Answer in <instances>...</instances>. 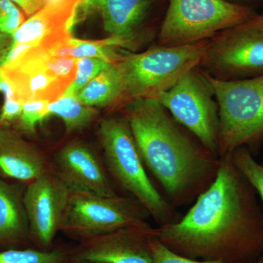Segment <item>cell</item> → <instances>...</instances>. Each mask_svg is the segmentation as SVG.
Listing matches in <instances>:
<instances>
[{"label": "cell", "instance_id": "8992f818", "mask_svg": "<svg viewBox=\"0 0 263 263\" xmlns=\"http://www.w3.org/2000/svg\"><path fill=\"white\" fill-rule=\"evenodd\" d=\"M257 15L250 6L228 0H168L157 44L176 46L209 41Z\"/></svg>", "mask_w": 263, "mask_h": 263}, {"label": "cell", "instance_id": "ba28073f", "mask_svg": "<svg viewBox=\"0 0 263 263\" xmlns=\"http://www.w3.org/2000/svg\"><path fill=\"white\" fill-rule=\"evenodd\" d=\"M150 98L219 157V105L207 74L200 67L188 71L171 89Z\"/></svg>", "mask_w": 263, "mask_h": 263}, {"label": "cell", "instance_id": "6da1fadb", "mask_svg": "<svg viewBox=\"0 0 263 263\" xmlns=\"http://www.w3.org/2000/svg\"><path fill=\"white\" fill-rule=\"evenodd\" d=\"M176 253L198 260L253 263L263 254V209L257 194L233 162L220 157L214 182L179 220L155 228Z\"/></svg>", "mask_w": 263, "mask_h": 263}, {"label": "cell", "instance_id": "52a82bcc", "mask_svg": "<svg viewBox=\"0 0 263 263\" xmlns=\"http://www.w3.org/2000/svg\"><path fill=\"white\" fill-rule=\"evenodd\" d=\"M54 45L27 48L0 68L21 103L55 101L75 79L77 59L59 54Z\"/></svg>", "mask_w": 263, "mask_h": 263}, {"label": "cell", "instance_id": "ac0fdd59", "mask_svg": "<svg viewBox=\"0 0 263 263\" xmlns=\"http://www.w3.org/2000/svg\"><path fill=\"white\" fill-rule=\"evenodd\" d=\"M123 84L117 62L98 74L76 96L91 108L122 107Z\"/></svg>", "mask_w": 263, "mask_h": 263}, {"label": "cell", "instance_id": "83f0119b", "mask_svg": "<svg viewBox=\"0 0 263 263\" xmlns=\"http://www.w3.org/2000/svg\"><path fill=\"white\" fill-rule=\"evenodd\" d=\"M43 7H49L61 11L76 13L81 0H42Z\"/></svg>", "mask_w": 263, "mask_h": 263}, {"label": "cell", "instance_id": "f1b7e54d", "mask_svg": "<svg viewBox=\"0 0 263 263\" xmlns=\"http://www.w3.org/2000/svg\"><path fill=\"white\" fill-rule=\"evenodd\" d=\"M29 18L43 8L42 0H11Z\"/></svg>", "mask_w": 263, "mask_h": 263}, {"label": "cell", "instance_id": "8fae6325", "mask_svg": "<svg viewBox=\"0 0 263 263\" xmlns=\"http://www.w3.org/2000/svg\"><path fill=\"white\" fill-rule=\"evenodd\" d=\"M70 194L65 183L51 171L29 183L26 189L23 200L29 230L43 248L51 247L60 230Z\"/></svg>", "mask_w": 263, "mask_h": 263}, {"label": "cell", "instance_id": "ffe728a7", "mask_svg": "<svg viewBox=\"0 0 263 263\" xmlns=\"http://www.w3.org/2000/svg\"><path fill=\"white\" fill-rule=\"evenodd\" d=\"M127 51L117 38L108 37L100 41H85L71 37L70 56L72 58H100L117 62Z\"/></svg>", "mask_w": 263, "mask_h": 263}, {"label": "cell", "instance_id": "cb8c5ba5", "mask_svg": "<svg viewBox=\"0 0 263 263\" xmlns=\"http://www.w3.org/2000/svg\"><path fill=\"white\" fill-rule=\"evenodd\" d=\"M49 103L46 100L24 103L21 117L15 123L18 129L24 133H34L37 124L51 116L48 110Z\"/></svg>", "mask_w": 263, "mask_h": 263}, {"label": "cell", "instance_id": "836d02e7", "mask_svg": "<svg viewBox=\"0 0 263 263\" xmlns=\"http://www.w3.org/2000/svg\"><path fill=\"white\" fill-rule=\"evenodd\" d=\"M253 263H263V254L257 260H256L255 262Z\"/></svg>", "mask_w": 263, "mask_h": 263}, {"label": "cell", "instance_id": "e575fe53", "mask_svg": "<svg viewBox=\"0 0 263 263\" xmlns=\"http://www.w3.org/2000/svg\"><path fill=\"white\" fill-rule=\"evenodd\" d=\"M261 164H262V165L263 166V162H262V163H261Z\"/></svg>", "mask_w": 263, "mask_h": 263}, {"label": "cell", "instance_id": "7c38bea8", "mask_svg": "<svg viewBox=\"0 0 263 263\" xmlns=\"http://www.w3.org/2000/svg\"><path fill=\"white\" fill-rule=\"evenodd\" d=\"M154 237L155 228L148 223L127 227L83 240L76 257L100 263H152Z\"/></svg>", "mask_w": 263, "mask_h": 263}, {"label": "cell", "instance_id": "9c48e42d", "mask_svg": "<svg viewBox=\"0 0 263 263\" xmlns=\"http://www.w3.org/2000/svg\"><path fill=\"white\" fill-rule=\"evenodd\" d=\"M199 67L221 81L243 80L262 75V13L209 39Z\"/></svg>", "mask_w": 263, "mask_h": 263}, {"label": "cell", "instance_id": "5b68a950", "mask_svg": "<svg viewBox=\"0 0 263 263\" xmlns=\"http://www.w3.org/2000/svg\"><path fill=\"white\" fill-rule=\"evenodd\" d=\"M207 76L219 105V157L243 146L252 153L263 141V74L237 81Z\"/></svg>", "mask_w": 263, "mask_h": 263}, {"label": "cell", "instance_id": "4316f807", "mask_svg": "<svg viewBox=\"0 0 263 263\" xmlns=\"http://www.w3.org/2000/svg\"><path fill=\"white\" fill-rule=\"evenodd\" d=\"M4 103L0 113V126H11L15 124L23 110L24 104L15 96L4 98Z\"/></svg>", "mask_w": 263, "mask_h": 263}, {"label": "cell", "instance_id": "603a6c76", "mask_svg": "<svg viewBox=\"0 0 263 263\" xmlns=\"http://www.w3.org/2000/svg\"><path fill=\"white\" fill-rule=\"evenodd\" d=\"M116 63V62H115ZM113 62L100 58H81L77 60L75 79L66 90L65 96L76 97L90 81L108 68Z\"/></svg>", "mask_w": 263, "mask_h": 263}, {"label": "cell", "instance_id": "f546056e", "mask_svg": "<svg viewBox=\"0 0 263 263\" xmlns=\"http://www.w3.org/2000/svg\"><path fill=\"white\" fill-rule=\"evenodd\" d=\"M12 45H13L12 35L0 32V68L4 65Z\"/></svg>", "mask_w": 263, "mask_h": 263}, {"label": "cell", "instance_id": "d590c367", "mask_svg": "<svg viewBox=\"0 0 263 263\" xmlns=\"http://www.w3.org/2000/svg\"><path fill=\"white\" fill-rule=\"evenodd\" d=\"M262 14H263V13H262Z\"/></svg>", "mask_w": 263, "mask_h": 263}, {"label": "cell", "instance_id": "7a4b0ae2", "mask_svg": "<svg viewBox=\"0 0 263 263\" xmlns=\"http://www.w3.org/2000/svg\"><path fill=\"white\" fill-rule=\"evenodd\" d=\"M122 109L143 163L173 207L191 203L214 182L220 157L208 150L159 102L137 98Z\"/></svg>", "mask_w": 263, "mask_h": 263}, {"label": "cell", "instance_id": "2e32d148", "mask_svg": "<svg viewBox=\"0 0 263 263\" xmlns=\"http://www.w3.org/2000/svg\"><path fill=\"white\" fill-rule=\"evenodd\" d=\"M74 16V13L43 7L12 35V46H48L70 37Z\"/></svg>", "mask_w": 263, "mask_h": 263}, {"label": "cell", "instance_id": "e0dca14e", "mask_svg": "<svg viewBox=\"0 0 263 263\" xmlns=\"http://www.w3.org/2000/svg\"><path fill=\"white\" fill-rule=\"evenodd\" d=\"M23 197L16 186L0 179V245L22 241L30 233Z\"/></svg>", "mask_w": 263, "mask_h": 263}, {"label": "cell", "instance_id": "d4e9b609", "mask_svg": "<svg viewBox=\"0 0 263 263\" xmlns=\"http://www.w3.org/2000/svg\"><path fill=\"white\" fill-rule=\"evenodd\" d=\"M25 17L11 0H0V32L13 35L25 22Z\"/></svg>", "mask_w": 263, "mask_h": 263}, {"label": "cell", "instance_id": "277c9868", "mask_svg": "<svg viewBox=\"0 0 263 263\" xmlns=\"http://www.w3.org/2000/svg\"><path fill=\"white\" fill-rule=\"evenodd\" d=\"M209 41L164 46L141 53L127 51L117 62L123 84L122 107L134 99L152 98L171 89L188 71L199 67Z\"/></svg>", "mask_w": 263, "mask_h": 263}, {"label": "cell", "instance_id": "d6a6232c", "mask_svg": "<svg viewBox=\"0 0 263 263\" xmlns=\"http://www.w3.org/2000/svg\"><path fill=\"white\" fill-rule=\"evenodd\" d=\"M71 263H100V262H89V261H83V260H79V259H76L75 261Z\"/></svg>", "mask_w": 263, "mask_h": 263}, {"label": "cell", "instance_id": "7402d4cb", "mask_svg": "<svg viewBox=\"0 0 263 263\" xmlns=\"http://www.w3.org/2000/svg\"><path fill=\"white\" fill-rule=\"evenodd\" d=\"M233 162L241 174L252 185L262 202L263 209V166L254 158L247 147H240L231 153Z\"/></svg>", "mask_w": 263, "mask_h": 263}, {"label": "cell", "instance_id": "4fadbf2b", "mask_svg": "<svg viewBox=\"0 0 263 263\" xmlns=\"http://www.w3.org/2000/svg\"><path fill=\"white\" fill-rule=\"evenodd\" d=\"M155 0H81L76 8V21L98 13L108 37L117 38L124 50L136 49L141 42L143 27Z\"/></svg>", "mask_w": 263, "mask_h": 263}, {"label": "cell", "instance_id": "1f68e13d", "mask_svg": "<svg viewBox=\"0 0 263 263\" xmlns=\"http://www.w3.org/2000/svg\"><path fill=\"white\" fill-rule=\"evenodd\" d=\"M228 1L231 2V3H237V4L247 5L246 3H250L253 0H228ZM248 6V5H247Z\"/></svg>", "mask_w": 263, "mask_h": 263}, {"label": "cell", "instance_id": "484cf974", "mask_svg": "<svg viewBox=\"0 0 263 263\" xmlns=\"http://www.w3.org/2000/svg\"><path fill=\"white\" fill-rule=\"evenodd\" d=\"M151 250L152 263H227L219 261L198 260L183 257L167 248L155 236L151 241Z\"/></svg>", "mask_w": 263, "mask_h": 263}, {"label": "cell", "instance_id": "44dd1931", "mask_svg": "<svg viewBox=\"0 0 263 263\" xmlns=\"http://www.w3.org/2000/svg\"><path fill=\"white\" fill-rule=\"evenodd\" d=\"M76 259L63 249L51 250L8 249L0 252V263H71Z\"/></svg>", "mask_w": 263, "mask_h": 263}, {"label": "cell", "instance_id": "3957f363", "mask_svg": "<svg viewBox=\"0 0 263 263\" xmlns=\"http://www.w3.org/2000/svg\"><path fill=\"white\" fill-rule=\"evenodd\" d=\"M99 137L107 167L117 182L141 204L159 226L179 220L174 208L148 178L126 117L113 116L103 119Z\"/></svg>", "mask_w": 263, "mask_h": 263}, {"label": "cell", "instance_id": "4dcf8cb0", "mask_svg": "<svg viewBox=\"0 0 263 263\" xmlns=\"http://www.w3.org/2000/svg\"><path fill=\"white\" fill-rule=\"evenodd\" d=\"M0 93L4 95V98L15 96L14 93H13L10 85L8 84V82L1 76H0Z\"/></svg>", "mask_w": 263, "mask_h": 263}, {"label": "cell", "instance_id": "d6986e66", "mask_svg": "<svg viewBox=\"0 0 263 263\" xmlns=\"http://www.w3.org/2000/svg\"><path fill=\"white\" fill-rule=\"evenodd\" d=\"M48 110L51 115L57 116L63 121L68 133L88 127L98 115L95 108L81 103L76 97L65 95L50 103Z\"/></svg>", "mask_w": 263, "mask_h": 263}, {"label": "cell", "instance_id": "30bf717a", "mask_svg": "<svg viewBox=\"0 0 263 263\" xmlns=\"http://www.w3.org/2000/svg\"><path fill=\"white\" fill-rule=\"evenodd\" d=\"M148 216L136 199L71 193L60 230L83 240L146 224Z\"/></svg>", "mask_w": 263, "mask_h": 263}, {"label": "cell", "instance_id": "5bb4252c", "mask_svg": "<svg viewBox=\"0 0 263 263\" xmlns=\"http://www.w3.org/2000/svg\"><path fill=\"white\" fill-rule=\"evenodd\" d=\"M54 169L71 193L117 195L98 157L81 142L68 143L57 154Z\"/></svg>", "mask_w": 263, "mask_h": 263}, {"label": "cell", "instance_id": "9a60e30c", "mask_svg": "<svg viewBox=\"0 0 263 263\" xmlns=\"http://www.w3.org/2000/svg\"><path fill=\"white\" fill-rule=\"evenodd\" d=\"M46 157L11 126H0V172L7 177L30 183L46 174Z\"/></svg>", "mask_w": 263, "mask_h": 263}]
</instances>
